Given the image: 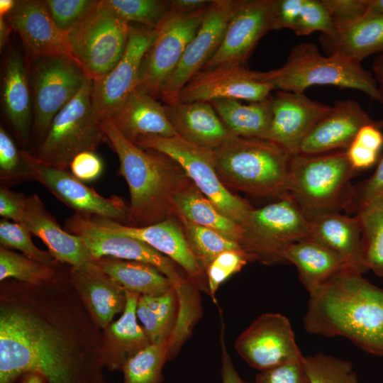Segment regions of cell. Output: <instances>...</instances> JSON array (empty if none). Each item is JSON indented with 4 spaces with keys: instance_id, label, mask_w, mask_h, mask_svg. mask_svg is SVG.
<instances>
[{
    "instance_id": "6da1fadb",
    "label": "cell",
    "mask_w": 383,
    "mask_h": 383,
    "mask_svg": "<svg viewBox=\"0 0 383 383\" xmlns=\"http://www.w3.org/2000/svg\"><path fill=\"white\" fill-rule=\"evenodd\" d=\"M0 383L29 373L45 383H107L103 330L60 271L39 284L1 282Z\"/></svg>"
},
{
    "instance_id": "7a4b0ae2",
    "label": "cell",
    "mask_w": 383,
    "mask_h": 383,
    "mask_svg": "<svg viewBox=\"0 0 383 383\" xmlns=\"http://www.w3.org/2000/svg\"><path fill=\"white\" fill-rule=\"evenodd\" d=\"M303 323L310 334L342 336L383 356V289L347 268L309 294Z\"/></svg>"
},
{
    "instance_id": "3957f363",
    "label": "cell",
    "mask_w": 383,
    "mask_h": 383,
    "mask_svg": "<svg viewBox=\"0 0 383 383\" xmlns=\"http://www.w3.org/2000/svg\"><path fill=\"white\" fill-rule=\"evenodd\" d=\"M100 125L118 155L119 174L128 186L130 226H148L174 216L175 196L192 182L182 167L165 154L130 142L110 118Z\"/></svg>"
},
{
    "instance_id": "277c9868",
    "label": "cell",
    "mask_w": 383,
    "mask_h": 383,
    "mask_svg": "<svg viewBox=\"0 0 383 383\" xmlns=\"http://www.w3.org/2000/svg\"><path fill=\"white\" fill-rule=\"evenodd\" d=\"M217 174L228 188L258 197L288 193L292 154L270 140L235 137L213 150Z\"/></svg>"
},
{
    "instance_id": "5b68a950",
    "label": "cell",
    "mask_w": 383,
    "mask_h": 383,
    "mask_svg": "<svg viewBox=\"0 0 383 383\" xmlns=\"http://www.w3.org/2000/svg\"><path fill=\"white\" fill-rule=\"evenodd\" d=\"M345 151L292 155L288 193L306 218L347 211L353 199L352 179L357 174Z\"/></svg>"
},
{
    "instance_id": "8992f818",
    "label": "cell",
    "mask_w": 383,
    "mask_h": 383,
    "mask_svg": "<svg viewBox=\"0 0 383 383\" xmlns=\"http://www.w3.org/2000/svg\"><path fill=\"white\" fill-rule=\"evenodd\" d=\"M262 80L278 91L304 93L313 85H332L359 90L378 100L372 72L360 62L335 55L324 56L311 42L293 47L282 67L262 72Z\"/></svg>"
},
{
    "instance_id": "52a82bcc",
    "label": "cell",
    "mask_w": 383,
    "mask_h": 383,
    "mask_svg": "<svg viewBox=\"0 0 383 383\" xmlns=\"http://www.w3.org/2000/svg\"><path fill=\"white\" fill-rule=\"evenodd\" d=\"M65 225V231L81 238L93 260L111 257L150 265L172 282L180 312L192 313L201 306L197 287L180 272L177 264L147 243L108 231L97 226L90 215L75 213Z\"/></svg>"
},
{
    "instance_id": "ba28073f",
    "label": "cell",
    "mask_w": 383,
    "mask_h": 383,
    "mask_svg": "<svg viewBox=\"0 0 383 383\" xmlns=\"http://www.w3.org/2000/svg\"><path fill=\"white\" fill-rule=\"evenodd\" d=\"M93 80L86 77L75 96L54 117L35 156L48 165L68 170L73 158L95 152L108 141L91 101Z\"/></svg>"
},
{
    "instance_id": "9c48e42d",
    "label": "cell",
    "mask_w": 383,
    "mask_h": 383,
    "mask_svg": "<svg viewBox=\"0 0 383 383\" xmlns=\"http://www.w3.org/2000/svg\"><path fill=\"white\" fill-rule=\"evenodd\" d=\"M130 26L100 0L67 33L71 55L87 77L99 79L116 65L126 50Z\"/></svg>"
},
{
    "instance_id": "30bf717a",
    "label": "cell",
    "mask_w": 383,
    "mask_h": 383,
    "mask_svg": "<svg viewBox=\"0 0 383 383\" xmlns=\"http://www.w3.org/2000/svg\"><path fill=\"white\" fill-rule=\"evenodd\" d=\"M309 224L293 197L287 193L274 203L251 210L243 226L240 245L251 261L268 265L284 263V250L309 238Z\"/></svg>"
},
{
    "instance_id": "8fae6325",
    "label": "cell",
    "mask_w": 383,
    "mask_h": 383,
    "mask_svg": "<svg viewBox=\"0 0 383 383\" xmlns=\"http://www.w3.org/2000/svg\"><path fill=\"white\" fill-rule=\"evenodd\" d=\"M133 144L157 151L174 160L199 190L223 214L242 227L245 224L253 208L246 200L231 193L221 181L212 150L191 143L179 136L145 135Z\"/></svg>"
},
{
    "instance_id": "7c38bea8",
    "label": "cell",
    "mask_w": 383,
    "mask_h": 383,
    "mask_svg": "<svg viewBox=\"0 0 383 383\" xmlns=\"http://www.w3.org/2000/svg\"><path fill=\"white\" fill-rule=\"evenodd\" d=\"M209 6L187 13L170 9L144 55L135 89L159 99L163 85L197 33Z\"/></svg>"
},
{
    "instance_id": "4fadbf2b",
    "label": "cell",
    "mask_w": 383,
    "mask_h": 383,
    "mask_svg": "<svg viewBox=\"0 0 383 383\" xmlns=\"http://www.w3.org/2000/svg\"><path fill=\"white\" fill-rule=\"evenodd\" d=\"M34 128L39 140L54 117L75 96L87 75L68 56H50L33 61L31 71Z\"/></svg>"
},
{
    "instance_id": "5bb4252c",
    "label": "cell",
    "mask_w": 383,
    "mask_h": 383,
    "mask_svg": "<svg viewBox=\"0 0 383 383\" xmlns=\"http://www.w3.org/2000/svg\"><path fill=\"white\" fill-rule=\"evenodd\" d=\"M20 155L27 168V179L42 184L75 213L128 223V206L118 196L104 197L77 179L68 170L45 164L26 150Z\"/></svg>"
},
{
    "instance_id": "9a60e30c",
    "label": "cell",
    "mask_w": 383,
    "mask_h": 383,
    "mask_svg": "<svg viewBox=\"0 0 383 383\" xmlns=\"http://www.w3.org/2000/svg\"><path fill=\"white\" fill-rule=\"evenodd\" d=\"M234 348L260 372L303 356L289 320L277 313H265L255 318L235 339Z\"/></svg>"
},
{
    "instance_id": "2e32d148",
    "label": "cell",
    "mask_w": 383,
    "mask_h": 383,
    "mask_svg": "<svg viewBox=\"0 0 383 383\" xmlns=\"http://www.w3.org/2000/svg\"><path fill=\"white\" fill-rule=\"evenodd\" d=\"M236 0H213L197 33L187 45L175 70L163 85L159 99L164 104L177 103L186 84L201 72L217 52Z\"/></svg>"
},
{
    "instance_id": "e0dca14e",
    "label": "cell",
    "mask_w": 383,
    "mask_h": 383,
    "mask_svg": "<svg viewBox=\"0 0 383 383\" xmlns=\"http://www.w3.org/2000/svg\"><path fill=\"white\" fill-rule=\"evenodd\" d=\"M274 88L262 80V72L243 65H223L203 70L181 90L177 102L206 101L232 99L249 102L262 101Z\"/></svg>"
},
{
    "instance_id": "ac0fdd59",
    "label": "cell",
    "mask_w": 383,
    "mask_h": 383,
    "mask_svg": "<svg viewBox=\"0 0 383 383\" xmlns=\"http://www.w3.org/2000/svg\"><path fill=\"white\" fill-rule=\"evenodd\" d=\"M155 35L156 29L131 24L122 57L107 74L93 81L92 106L100 121L110 118L136 88L143 59Z\"/></svg>"
},
{
    "instance_id": "d6986e66",
    "label": "cell",
    "mask_w": 383,
    "mask_h": 383,
    "mask_svg": "<svg viewBox=\"0 0 383 383\" xmlns=\"http://www.w3.org/2000/svg\"><path fill=\"white\" fill-rule=\"evenodd\" d=\"M272 4L273 0H236L221 43L203 70L244 65L260 40L272 30Z\"/></svg>"
},
{
    "instance_id": "ffe728a7",
    "label": "cell",
    "mask_w": 383,
    "mask_h": 383,
    "mask_svg": "<svg viewBox=\"0 0 383 383\" xmlns=\"http://www.w3.org/2000/svg\"><path fill=\"white\" fill-rule=\"evenodd\" d=\"M99 227L111 233L140 240L177 264L189 279L209 295L206 276L191 252L178 219L172 216L148 226H133L109 218L91 216Z\"/></svg>"
},
{
    "instance_id": "44dd1931",
    "label": "cell",
    "mask_w": 383,
    "mask_h": 383,
    "mask_svg": "<svg viewBox=\"0 0 383 383\" xmlns=\"http://www.w3.org/2000/svg\"><path fill=\"white\" fill-rule=\"evenodd\" d=\"M331 109L304 93L277 91L271 96L272 117L267 140L296 155L304 138Z\"/></svg>"
},
{
    "instance_id": "7402d4cb",
    "label": "cell",
    "mask_w": 383,
    "mask_h": 383,
    "mask_svg": "<svg viewBox=\"0 0 383 383\" xmlns=\"http://www.w3.org/2000/svg\"><path fill=\"white\" fill-rule=\"evenodd\" d=\"M5 18L13 30L19 35L33 62L57 55L72 58L67 34L55 23L44 1H16L14 8Z\"/></svg>"
},
{
    "instance_id": "603a6c76",
    "label": "cell",
    "mask_w": 383,
    "mask_h": 383,
    "mask_svg": "<svg viewBox=\"0 0 383 383\" xmlns=\"http://www.w3.org/2000/svg\"><path fill=\"white\" fill-rule=\"evenodd\" d=\"M374 121L358 102L336 101L331 111L302 140L296 154L318 155L347 149L359 130Z\"/></svg>"
},
{
    "instance_id": "cb8c5ba5",
    "label": "cell",
    "mask_w": 383,
    "mask_h": 383,
    "mask_svg": "<svg viewBox=\"0 0 383 383\" xmlns=\"http://www.w3.org/2000/svg\"><path fill=\"white\" fill-rule=\"evenodd\" d=\"M20 223L45 243L57 262L78 267L93 261L81 238L60 227L38 194L26 197Z\"/></svg>"
},
{
    "instance_id": "d4e9b609",
    "label": "cell",
    "mask_w": 383,
    "mask_h": 383,
    "mask_svg": "<svg viewBox=\"0 0 383 383\" xmlns=\"http://www.w3.org/2000/svg\"><path fill=\"white\" fill-rule=\"evenodd\" d=\"M70 279L85 307L104 330L113 317L123 311L127 290L91 261L78 267H70Z\"/></svg>"
},
{
    "instance_id": "484cf974",
    "label": "cell",
    "mask_w": 383,
    "mask_h": 383,
    "mask_svg": "<svg viewBox=\"0 0 383 383\" xmlns=\"http://www.w3.org/2000/svg\"><path fill=\"white\" fill-rule=\"evenodd\" d=\"M164 105L177 135L191 143L213 150L238 137L225 126L210 102H177Z\"/></svg>"
},
{
    "instance_id": "4316f807",
    "label": "cell",
    "mask_w": 383,
    "mask_h": 383,
    "mask_svg": "<svg viewBox=\"0 0 383 383\" xmlns=\"http://www.w3.org/2000/svg\"><path fill=\"white\" fill-rule=\"evenodd\" d=\"M110 119L118 131L133 143L145 135L178 136L167 118L165 105L137 89L128 95Z\"/></svg>"
},
{
    "instance_id": "83f0119b",
    "label": "cell",
    "mask_w": 383,
    "mask_h": 383,
    "mask_svg": "<svg viewBox=\"0 0 383 383\" xmlns=\"http://www.w3.org/2000/svg\"><path fill=\"white\" fill-rule=\"evenodd\" d=\"M140 294L127 291V301L121 317L103 330V362L109 370H121L125 363L151 344L137 321Z\"/></svg>"
},
{
    "instance_id": "f1b7e54d",
    "label": "cell",
    "mask_w": 383,
    "mask_h": 383,
    "mask_svg": "<svg viewBox=\"0 0 383 383\" xmlns=\"http://www.w3.org/2000/svg\"><path fill=\"white\" fill-rule=\"evenodd\" d=\"M283 260L296 267L299 279L309 294L351 268L338 254L310 238L288 245Z\"/></svg>"
},
{
    "instance_id": "f546056e",
    "label": "cell",
    "mask_w": 383,
    "mask_h": 383,
    "mask_svg": "<svg viewBox=\"0 0 383 383\" xmlns=\"http://www.w3.org/2000/svg\"><path fill=\"white\" fill-rule=\"evenodd\" d=\"M309 238L338 254L347 265L363 274L362 233L355 215L329 213L309 221Z\"/></svg>"
},
{
    "instance_id": "4dcf8cb0",
    "label": "cell",
    "mask_w": 383,
    "mask_h": 383,
    "mask_svg": "<svg viewBox=\"0 0 383 383\" xmlns=\"http://www.w3.org/2000/svg\"><path fill=\"white\" fill-rule=\"evenodd\" d=\"M4 112L18 140L28 142L31 106L26 67L21 55L12 50L6 56L2 85Z\"/></svg>"
},
{
    "instance_id": "1f68e13d",
    "label": "cell",
    "mask_w": 383,
    "mask_h": 383,
    "mask_svg": "<svg viewBox=\"0 0 383 383\" xmlns=\"http://www.w3.org/2000/svg\"><path fill=\"white\" fill-rule=\"evenodd\" d=\"M319 41L327 55L361 63L383 50V16L361 18L331 35L321 34Z\"/></svg>"
},
{
    "instance_id": "d6a6232c",
    "label": "cell",
    "mask_w": 383,
    "mask_h": 383,
    "mask_svg": "<svg viewBox=\"0 0 383 383\" xmlns=\"http://www.w3.org/2000/svg\"><path fill=\"white\" fill-rule=\"evenodd\" d=\"M93 261L126 290L140 296H157L174 289L172 282L150 265L111 257Z\"/></svg>"
},
{
    "instance_id": "836d02e7",
    "label": "cell",
    "mask_w": 383,
    "mask_h": 383,
    "mask_svg": "<svg viewBox=\"0 0 383 383\" xmlns=\"http://www.w3.org/2000/svg\"><path fill=\"white\" fill-rule=\"evenodd\" d=\"M174 205L177 212L188 221L214 231L240 245L243 228L223 214L192 182L178 192Z\"/></svg>"
},
{
    "instance_id": "e575fe53",
    "label": "cell",
    "mask_w": 383,
    "mask_h": 383,
    "mask_svg": "<svg viewBox=\"0 0 383 383\" xmlns=\"http://www.w3.org/2000/svg\"><path fill=\"white\" fill-rule=\"evenodd\" d=\"M271 96L248 104L232 99L210 103L225 126L235 136L267 140L272 117Z\"/></svg>"
},
{
    "instance_id": "d590c367",
    "label": "cell",
    "mask_w": 383,
    "mask_h": 383,
    "mask_svg": "<svg viewBox=\"0 0 383 383\" xmlns=\"http://www.w3.org/2000/svg\"><path fill=\"white\" fill-rule=\"evenodd\" d=\"M362 233V258L367 271L383 277V194L356 213Z\"/></svg>"
},
{
    "instance_id": "8d00e7d4",
    "label": "cell",
    "mask_w": 383,
    "mask_h": 383,
    "mask_svg": "<svg viewBox=\"0 0 383 383\" xmlns=\"http://www.w3.org/2000/svg\"><path fill=\"white\" fill-rule=\"evenodd\" d=\"M174 216L180 223L191 252L205 274L208 266L220 253L230 250H243L235 241L198 226L177 212Z\"/></svg>"
},
{
    "instance_id": "74e56055",
    "label": "cell",
    "mask_w": 383,
    "mask_h": 383,
    "mask_svg": "<svg viewBox=\"0 0 383 383\" xmlns=\"http://www.w3.org/2000/svg\"><path fill=\"white\" fill-rule=\"evenodd\" d=\"M167 360V344H150L125 363L123 383H160Z\"/></svg>"
},
{
    "instance_id": "f35d334b",
    "label": "cell",
    "mask_w": 383,
    "mask_h": 383,
    "mask_svg": "<svg viewBox=\"0 0 383 383\" xmlns=\"http://www.w3.org/2000/svg\"><path fill=\"white\" fill-rule=\"evenodd\" d=\"M58 263L45 265L1 247L0 280L4 282L6 279L13 278L25 283L39 284L55 276L58 271Z\"/></svg>"
},
{
    "instance_id": "ab89813d",
    "label": "cell",
    "mask_w": 383,
    "mask_h": 383,
    "mask_svg": "<svg viewBox=\"0 0 383 383\" xmlns=\"http://www.w3.org/2000/svg\"><path fill=\"white\" fill-rule=\"evenodd\" d=\"M109 6L129 24L139 23L157 29L170 11V1L165 0H105Z\"/></svg>"
},
{
    "instance_id": "60d3db41",
    "label": "cell",
    "mask_w": 383,
    "mask_h": 383,
    "mask_svg": "<svg viewBox=\"0 0 383 383\" xmlns=\"http://www.w3.org/2000/svg\"><path fill=\"white\" fill-rule=\"evenodd\" d=\"M310 383H360L350 362L321 353L304 356Z\"/></svg>"
},
{
    "instance_id": "b9f144b4",
    "label": "cell",
    "mask_w": 383,
    "mask_h": 383,
    "mask_svg": "<svg viewBox=\"0 0 383 383\" xmlns=\"http://www.w3.org/2000/svg\"><path fill=\"white\" fill-rule=\"evenodd\" d=\"M30 232L22 224L0 221V243L1 247L20 250L23 255L39 262L53 265L58 262L49 251L38 248L33 242Z\"/></svg>"
},
{
    "instance_id": "7bdbcfd3",
    "label": "cell",
    "mask_w": 383,
    "mask_h": 383,
    "mask_svg": "<svg viewBox=\"0 0 383 383\" xmlns=\"http://www.w3.org/2000/svg\"><path fill=\"white\" fill-rule=\"evenodd\" d=\"M251 261L243 250H230L220 253L206 270L209 295L216 303V294L219 287L230 277L240 272Z\"/></svg>"
},
{
    "instance_id": "ee69618b",
    "label": "cell",
    "mask_w": 383,
    "mask_h": 383,
    "mask_svg": "<svg viewBox=\"0 0 383 383\" xmlns=\"http://www.w3.org/2000/svg\"><path fill=\"white\" fill-rule=\"evenodd\" d=\"M95 0H45L48 11L63 32L72 29L96 4Z\"/></svg>"
},
{
    "instance_id": "f6af8a7d",
    "label": "cell",
    "mask_w": 383,
    "mask_h": 383,
    "mask_svg": "<svg viewBox=\"0 0 383 383\" xmlns=\"http://www.w3.org/2000/svg\"><path fill=\"white\" fill-rule=\"evenodd\" d=\"M293 31L297 35H306L315 31L331 35L335 30L328 11L321 0H304Z\"/></svg>"
},
{
    "instance_id": "bcb514c9",
    "label": "cell",
    "mask_w": 383,
    "mask_h": 383,
    "mask_svg": "<svg viewBox=\"0 0 383 383\" xmlns=\"http://www.w3.org/2000/svg\"><path fill=\"white\" fill-rule=\"evenodd\" d=\"M0 172L1 179L8 182L26 180L28 177L20 151L2 126L0 128Z\"/></svg>"
},
{
    "instance_id": "7dc6e473",
    "label": "cell",
    "mask_w": 383,
    "mask_h": 383,
    "mask_svg": "<svg viewBox=\"0 0 383 383\" xmlns=\"http://www.w3.org/2000/svg\"><path fill=\"white\" fill-rule=\"evenodd\" d=\"M327 8L335 30L362 18L367 0H321Z\"/></svg>"
},
{
    "instance_id": "c3c4849f",
    "label": "cell",
    "mask_w": 383,
    "mask_h": 383,
    "mask_svg": "<svg viewBox=\"0 0 383 383\" xmlns=\"http://www.w3.org/2000/svg\"><path fill=\"white\" fill-rule=\"evenodd\" d=\"M253 383H310L304 365V355L260 372Z\"/></svg>"
},
{
    "instance_id": "681fc988",
    "label": "cell",
    "mask_w": 383,
    "mask_h": 383,
    "mask_svg": "<svg viewBox=\"0 0 383 383\" xmlns=\"http://www.w3.org/2000/svg\"><path fill=\"white\" fill-rule=\"evenodd\" d=\"M383 194V157L373 174L367 180L355 186L352 201L348 213H357L369 201Z\"/></svg>"
},
{
    "instance_id": "f907efd6",
    "label": "cell",
    "mask_w": 383,
    "mask_h": 383,
    "mask_svg": "<svg viewBox=\"0 0 383 383\" xmlns=\"http://www.w3.org/2000/svg\"><path fill=\"white\" fill-rule=\"evenodd\" d=\"M304 0H273L272 30L281 28L294 29Z\"/></svg>"
},
{
    "instance_id": "816d5d0a",
    "label": "cell",
    "mask_w": 383,
    "mask_h": 383,
    "mask_svg": "<svg viewBox=\"0 0 383 383\" xmlns=\"http://www.w3.org/2000/svg\"><path fill=\"white\" fill-rule=\"evenodd\" d=\"M70 172L81 182H91L102 173L104 166L95 152H83L77 155L70 164Z\"/></svg>"
},
{
    "instance_id": "f5cc1de1",
    "label": "cell",
    "mask_w": 383,
    "mask_h": 383,
    "mask_svg": "<svg viewBox=\"0 0 383 383\" xmlns=\"http://www.w3.org/2000/svg\"><path fill=\"white\" fill-rule=\"evenodd\" d=\"M26 196L6 187L0 188V215L5 219L21 223Z\"/></svg>"
},
{
    "instance_id": "db71d44e",
    "label": "cell",
    "mask_w": 383,
    "mask_h": 383,
    "mask_svg": "<svg viewBox=\"0 0 383 383\" xmlns=\"http://www.w3.org/2000/svg\"><path fill=\"white\" fill-rule=\"evenodd\" d=\"M347 157L357 172L372 167L378 160L379 152L354 140L345 150Z\"/></svg>"
},
{
    "instance_id": "11a10c76",
    "label": "cell",
    "mask_w": 383,
    "mask_h": 383,
    "mask_svg": "<svg viewBox=\"0 0 383 383\" xmlns=\"http://www.w3.org/2000/svg\"><path fill=\"white\" fill-rule=\"evenodd\" d=\"M383 121H375L362 126L354 140L379 153L383 148Z\"/></svg>"
},
{
    "instance_id": "9f6ffc18",
    "label": "cell",
    "mask_w": 383,
    "mask_h": 383,
    "mask_svg": "<svg viewBox=\"0 0 383 383\" xmlns=\"http://www.w3.org/2000/svg\"><path fill=\"white\" fill-rule=\"evenodd\" d=\"M220 343L221 350V376L222 383H253L243 380L236 370L232 358L229 355L225 341L224 322L221 319Z\"/></svg>"
},
{
    "instance_id": "6f0895ef",
    "label": "cell",
    "mask_w": 383,
    "mask_h": 383,
    "mask_svg": "<svg viewBox=\"0 0 383 383\" xmlns=\"http://www.w3.org/2000/svg\"><path fill=\"white\" fill-rule=\"evenodd\" d=\"M211 2L207 0H171L170 9L178 13H193L208 7Z\"/></svg>"
},
{
    "instance_id": "680465c9",
    "label": "cell",
    "mask_w": 383,
    "mask_h": 383,
    "mask_svg": "<svg viewBox=\"0 0 383 383\" xmlns=\"http://www.w3.org/2000/svg\"><path fill=\"white\" fill-rule=\"evenodd\" d=\"M372 73L377 86V101L383 104V50L373 60Z\"/></svg>"
},
{
    "instance_id": "91938a15",
    "label": "cell",
    "mask_w": 383,
    "mask_h": 383,
    "mask_svg": "<svg viewBox=\"0 0 383 383\" xmlns=\"http://www.w3.org/2000/svg\"><path fill=\"white\" fill-rule=\"evenodd\" d=\"M383 16V0H367L363 18Z\"/></svg>"
},
{
    "instance_id": "94428289",
    "label": "cell",
    "mask_w": 383,
    "mask_h": 383,
    "mask_svg": "<svg viewBox=\"0 0 383 383\" xmlns=\"http://www.w3.org/2000/svg\"><path fill=\"white\" fill-rule=\"evenodd\" d=\"M13 30L11 26L6 20L5 17H0V48L2 49L9 39V35Z\"/></svg>"
},
{
    "instance_id": "6125c7cd",
    "label": "cell",
    "mask_w": 383,
    "mask_h": 383,
    "mask_svg": "<svg viewBox=\"0 0 383 383\" xmlns=\"http://www.w3.org/2000/svg\"><path fill=\"white\" fill-rule=\"evenodd\" d=\"M16 1L1 0L0 1V17H6L14 8Z\"/></svg>"
},
{
    "instance_id": "be15d7a7",
    "label": "cell",
    "mask_w": 383,
    "mask_h": 383,
    "mask_svg": "<svg viewBox=\"0 0 383 383\" xmlns=\"http://www.w3.org/2000/svg\"><path fill=\"white\" fill-rule=\"evenodd\" d=\"M21 383H45V382L40 375L29 373L21 377Z\"/></svg>"
}]
</instances>
